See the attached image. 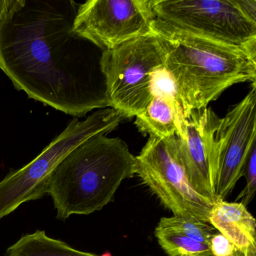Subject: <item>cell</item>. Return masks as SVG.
Returning <instances> with one entry per match:
<instances>
[{
  "instance_id": "obj_1",
  "label": "cell",
  "mask_w": 256,
  "mask_h": 256,
  "mask_svg": "<svg viewBox=\"0 0 256 256\" xmlns=\"http://www.w3.org/2000/svg\"><path fill=\"white\" fill-rule=\"evenodd\" d=\"M78 4L24 0L0 22V70L30 98L72 116L108 106L92 88L89 41L73 30Z\"/></svg>"
},
{
  "instance_id": "obj_2",
  "label": "cell",
  "mask_w": 256,
  "mask_h": 256,
  "mask_svg": "<svg viewBox=\"0 0 256 256\" xmlns=\"http://www.w3.org/2000/svg\"><path fill=\"white\" fill-rule=\"evenodd\" d=\"M154 31L166 52L184 116L208 107L236 84L256 83V56L245 49L176 30L156 19Z\"/></svg>"
},
{
  "instance_id": "obj_3",
  "label": "cell",
  "mask_w": 256,
  "mask_h": 256,
  "mask_svg": "<svg viewBox=\"0 0 256 256\" xmlns=\"http://www.w3.org/2000/svg\"><path fill=\"white\" fill-rule=\"evenodd\" d=\"M136 157L120 138L98 134L70 151L52 170L47 194L56 218L89 215L113 202L125 180L136 174Z\"/></svg>"
},
{
  "instance_id": "obj_4",
  "label": "cell",
  "mask_w": 256,
  "mask_h": 256,
  "mask_svg": "<svg viewBox=\"0 0 256 256\" xmlns=\"http://www.w3.org/2000/svg\"><path fill=\"white\" fill-rule=\"evenodd\" d=\"M164 62V47L154 31L103 52L100 70L108 106L126 119L142 114L154 98V74Z\"/></svg>"
},
{
  "instance_id": "obj_5",
  "label": "cell",
  "mask_w": 256,
  "mask_h": 256,
  "mask_svg": "<svg viewBox=\"0 0 256 256\" xmlns=\"http://www.w3.org/2000/svg\"><path fill=\"white\" fill-rule=\"evenodd\" d=\"M125 119L113 108L101 109L83 121L74 118L38 156L0 181V220L47 194L50 173L70 151L94 136H106Z\"/></svg>"
},
{
  "instance_id": "obj_6",
  "label": "cell",
  "mask_w": 256,
  "mask_h": 256,
  "mask_svg": "<svg viewBox=\"0 0 256 256\" xmlns=\"http://www.w3.org/2000/svg\"><path fill=\"white\" fill-rule=\"evenodd\" d=\"M156 18L186 34L242 48L256 56V24L238 0H154Z\"/></svg>"
},
{
  "instance_id": "obj_7",
  "label": "cell",
  "mask_w": 256,
  "mask_h": 256,
  "mask_svg": "<svg viewBox=\"0 0 256 256\" xmlns=\"http://www.w3.org/2000/svg\"><path fill=\"white\" fill-rule=\"evenodd\" d=\"M136 157V174L175 216L209 223L214 204L192 188L178 156V137H150Z\"/></svg>"
},
{
  "instance_id": "obj_8",
  "label": "cell",
  "mask_w": 256,
  "mask_h": 256,
  "mask_svg": "<svg viewBox=\"0 0 256 256\" xmlns=\"http://www.w3.org/2000/svg\"><path fill=\"white\" fill-rule=\"evenodd\" d=\"M152 4L154 0H90L79 6L73 30L103 52L112 50L154 32Z\"/></svg>"
},
{
  "instance_id": "obj_9",
  "label": "cell",
  "mask_w": 256,
  "mask_h": 256,
  "mask_svg": "<svg viewBox=\"0 0 256 256\" xmlns=\"http://www.w3.org/2000/svg\"><path fill=\"white\" fill-rule=\"evenodd\" d=\"M256 84L240 102L220 119L215 140L218 160L216 198L224 199L244 176L252 148L256 144Z\"/></svg>"
},
{
  "instance_id": "obj_10",
  "label": "cell",
  "mask_w": 256,
  "mask_h": 256,
  "mask_svg": "<svg viewBox=\"0 0 256 256\" xmlns=\"http://www.w3.org/2000/svg\"><path fill=\"white\" fill-rule=\"evenodd\" d=\"M220 119L210 108L192 110L184 120L178 137L180 163L190 185L212 203L217 202L215 136Z\"/></svg>"
},
{
  "instance_id": "obj_11",
  "label": "cell",
  "mask_w": 256,
  "mask_h": 256,
  "mask_svg": "<svg viewBox=\"0 0 256 256\" xmlns=\"http://www.w3.org/2000/svg\"><path fill=\"white\" fill-rule=\"evenodd\" d=\"M209 223L246 256H256V222L241 202L218 200L214 204Z\"/></svg>"
},
{
  "instance_id": "obj_12",
  "label": "cell",
  "mask_w": 256,
  "mask_h": 256,
  "mask_svg": "<svg viewBox=\"0 0 256 256\" xmlns=\"http://www.w3.org/2000/svg\"><path fill=\"white\" fill-rule=\"evenodd\" d=\"M184 120L166 98L154 96L146 108L136 116L138 130L144 134L157 138H167L182 132Z\"/></svg>"
},
{
  "instance_id": "obj_13",
  "label": "cell",
  "mask_w": 256,
  "mask_h": 256,
  "mask_svg": "<svg viewBox=\"0 0 256 256\" xmlns=\"http://www.w3.org/2000/svg\"><path fill=\"white\" fill-rule=\"evenodd\" d=\"M6 256H112L109 252L98 256L80 251L66 242L54 239L44 230H37L32 234L24 235L17 242L10 246Z\"/></svg>"
},
{
  "instance_id": "obj_14",
  "label": "cell",
  "mask_w": 256,
  "mask_h": 256,
  "mask_svg": "<svg viewBox=\"0 0 256 256\" xmlns=\"http://www.w3.org/2000/svg\"><path fill=\"white\" fill-rule=\"evenodd\" d=\"M156 238L168 256H214L206 244L156 228Z\"/></svg>"
},
{
  "instance_id": "obj_15",
  "label": "cell",
  "mask_w": 256,
  "mask_h": 256,
  "mask_svg": "<svg viewBox=\"0 0 256 256\" xmlns=\"http://www.w3.org/2000/svg\"><path fill=\"white\" fill-rule=\"evenodd\" d=\"M156 228L191 238L208 246L210 245L211 238L216 230L208 223L175 216L162 217Z\"/></svg>"
},
{
  "instance_id": "obj_16",
  "label": "cell",
  "mask_w": 256,
  "mask_h": 256,
  "mask_svg": "<svg viewBox=\"0 0 256 256\" xmlns=\"http://www.w3.org/2000/svg\"><path fill=\"white\" fill-rule=\"evenodd\" d=\"M158 96L166 98L170 103L178 114L185 120L182 102L178 94L174 82L164 66L157 70L152 82V96Z\"/></svg>"
},
{
  "instance_id": "obj_17",
  "label": "cell",
  "mask_w": 256,
  "mask_h": 256,
  "mask_svg": "<svg viewBox=\"0 0 256 256\" xmlns=\"http://www.w3.org/2000/svg\"><path fill=\"white\" fill-rule=\"evenodd\" d=\"M244 176L246 180V185L240 194L236 198L242 200L241 203L246 206L252 200L256 190V144L252 148L244 170Z\"/></svg>"
},
{
  "instance_id": "obj_18",
  "label": "cell",
  "mask_w": 256,
  "mask_h": 256,
  "mask_svg": "<svg viewBox=\"0 0 256 256\" xmlns=\"http://www.w3.org/2000/svg\"><path fill=\"white\" fill-rule=\"evenodd\" d=\"M210 248L214 256H233L236 247L220 232H216L210 241Z\"/></svg>"
},
{
  "instance_id": "obj_19",
  "label": "cell",
  "mask_w": 256,
  "mask_h": 256,
  "mask_svg": "<svg viewBox=\"0 0 256 256\" xmlns=\"http://www.w3.org/2000/svg\"><path fill=\"white\" fill-rule=\"evenodd\" d=\"M24 0H0V22L22 6Z\"/></svg>"
},
{
  "instance_id": "obj_20",
  "label": "cell",
  "mask_w": 256,
  "mask_h": 256,
  "mask_svg": "<svg viewBox=\"0 0 256 256\" xmlns=\"http://www.w3.org/2000/svg\"><path fill=\"white\" fill-rule=\"evenodd\" d=\"M238 2L245 16L252 22L256 24V0H238Z\"/></svg>"
},
{
  "instance_id": "obj_21",
  "label": "cell",
  "mask_w": 256,
  "mask_h": 256,
  "mask_svg": "<svg viewBox=\"0 0 256 256\" xmlns=\"http://www.w3.org/2000/svg\"><path fill=\"white\" fill-rule=\"evenodd\" d=\"M233 256H246L244 253L240 252L238 251V250L235 251L234 254H233Z\"/></svg>"
}]
</instances>
